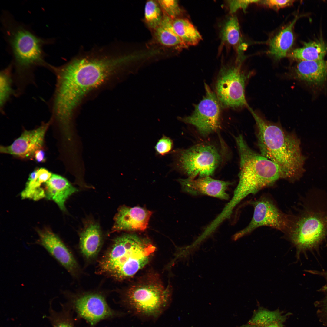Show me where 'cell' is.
Listing matches in <instances>:
<instances>
[{"mask_svg":"<svg viewBox=\"0 0 327 327\" xmlns=\"http://www.w3.org/2000/svg\"><path fill=\"white\" fill-rule=\"evenodd\" d=\"M119 51L113 43L81 51L63 65L49 64L47 69L56 80L47 104L55 122L65 127L72 125L75 111L84 97L114 78L125 63V58Z\"/></svg>","mask_w":327,"mask_h":327,"instance_id":"1","label":"cell"},{"mask_svg":"<svg viewBox=\"0 0 327 327\" xmlns=\"http://www.w3.org/2000/svg\"><path fill=\"white\" fill-rule=\"evenodd\" d=\"M2 31L12 56L15 97L23 95L30 85L36 86L35 71L39 67L47 68L44 51L46 45L53 44V38L38 36L28 26L16 21L9 12L5 11L1 17Z\"/></svg>","mask_w":327,"mask_h":327,"instance_id":"2","label":"cell"},{"mask_svg":"<svg viewBox=\"0 0 327 327\" xmlns=\"http://www.w3.org/2000/svg\"><path fill=\"white\" fill-rule=\"evenodd\" d=\"M248 109L256 124L257 144L261 154L277 166L282 178L292 182L300 179L305 171L307 157L302 152L299 139L279 124L263 118L250 107Z\"/></svg>","mask_w":327,"mask_h":327,"instance_id":"3","label":"cell"},{"mask_svg":"<svg viewBox=\"0 0 327 327\" xmlns=\"http://www.w3.org/2000/svg\"><path fill=\"white\" fill-rule=\"evenodd\" d=\"M302 208L289 216L285 233L296 249V257L318 249L327 237V197L323 191L312 190L308 193Z\"/></svg>","mask_w":327,"mask_h":327,"instance_id":"4","label":"cell"},{"mask_svg":"<svg viewBox=\"0 0 327 327\" xmlns=\"http://www.w3.org/2000/svg\"><path fill=\"white\" fill-rule=\"evenodd\" d=\"M240 156L239 181L233 196L223 209L231 215L236 206L244 198L271 186L282 178L280 170L274 163L251 149L241 134L235 138Z\"/></svg>","mask_w":327,"mask_h":327,"instance_id":"5","label":"cell"},{"mask_svg":"<svg viewBox=\"0 0 327 327\" xmlns=\"http://www.w3.org/2000/svg\"><path fill=\"white\" fill-rule=\"evenodd\" d=\"M155 250L148 240L134 234L116 238L99 264V272L119 280L133 276L145 266Z\"/></svg>","mask_w":327,"mask_h":327,"instance_id":"6","label":"cell"},{"mask_svg":"<svg viewBox=\"0 0 327 327\" xmlns=\"http://www.w3.org/2000/svg\"><path fill=\"white\" fill-rule=\"evenodd\" d=\"M170 301L167 289L149 280L132 286L123 295L121 304L128 313L143 320L155 321L168 309Z\"/></svg>","mask_w":327,"mask_h":327,"instance_id":"7","label":"cell"},{"mask_svg":"<svg viewBox=\"0 0 327 327\" xmlns=\"http://www.w3.org/2000/svg\"><path fill=\"white\" fill-rule=\"evenodd\" d=\"M174 167L194 179L210 177L219 164L221 157L213 145L200 144L189 148L176 150L173 152Z\"/></svg>","mask_w":327,"mask_h":327,"instance_id":"8","label":"cell"},{"mask_svg":"<svg viewBox=\"0 0 327 327\" xmlns=\"http://www.w3.org/2000/svg\"><path fill=\"white\" fill-rule=\"evenodd\" d=\"M240 61L238 60L235 65L223 67L216 83V95L220 103L226 107L249 106L245 98V87L250 74L241 71Z\"/></svg>","mask_w":327,"mask_h":327,"instance_id":"9","label":"cell"},{"mask_svg":"<svg viewBox=\"0 0 327 327\" xmlns=\"http://www.w3.org/2000/svg\"><path fill=\"white\" fill-rule=\"evenodd\" d=\"M71 298L66 305L77 318L84 320L90 327H95L102 321L121 317L127 314L111 308L105 297L100 293H86Z\"/></svg>","mask_w":327,"mask_h":327,"instance_id":"10","label":"cell"},{"mask_svg":"<svg viewBox=\"0 0 327 327\" xmlns=\"http://www.w3.org/2000/svg\"><path fill=\"white\" fill-rule=\"evenodd\" d=\"M254 208L253 217L248 225L236 233V240L262 226L270 227L285 233L289 222V216L283 213L271 200L262 197L252 203Z\"/></svg>","mask_w":327,"mask_h":327,"instance_id":"11","label":"cell"},{"mask_svg":"<svg viewBox=\"0 0 327 327\" xmlns=\"http://www.w3.org/2000/svg\"><path fill=\"white\" fill-rule=\"evenodd\" d=\"M206 95L195 107L193 113L182 119L184 122L194 126L199 133L207 136L220 127V108L216 94L205 84Z\"/></svg>","mask_w":327,"mask_h":327,"instance_id":"12","label":"cell"},{"mask_svg":"<svg viewBox=\"0 0 327 327\" xmlns=\"http://www.w3.org/2000/svg\"><path fill=\"white\" fill-rule=\"evenodd\" d=\"M51 123L50 119L47 122H43L37 128L25 130L10 145L1 146L0 152L23 158L32 156L41 148L45 133Z\"/></svg>","mask_w":327,"mask_h":327,"instance_id":"13","label":"cell"},{"mask_svg":"<svg viewBox=\"0 0 327 327\" xmlns=\"http://www.w3.org/2000/svg\"><path fill=\"white\" fill-rule=\"evenodd\" d=\"M38 243L71 274L75 275L78 270L72 254L58 236L50 229L37 230Z\"/></svg>","mask_w":327,"mask_h":327,"instance_id":"14","label":"cell"},{"mask_svg":"<svg viewBox=\"0 0 327 327\" xmlns=\"http://www.w3.org/2000/svg\"><path fill=\"white\" fill-rule=\"evenodd\" d=\"M182 190L193 195H206L220 199L229 198L226 191L231 184L230 182L215 180L210 177L197 179L187 178L177 180Z\"/></svg>","mask_w":327,"mask_h":327,"instance_id":"15","label":"cell"},{"mask_svg":"<svg viewBox=\"0 0 327 327\" xmlns=\"http://www.w3.org/2000/svg\"><path fill=\"white\" fill-rule=\"evenodd\" d=\"M152 212L140 207H120L114 217L113 232L145 230Z\"/></svg>","mask_w":327,"mask_h":327,"instance_id":"16","label":"cell"},{"mask_svg":"<svg viewBox=\"0 0 327 327\" xmlns=\"http://www.w3.org/2000/svg\"><path fill=\"white\" fill-rule=\"evenodd\" d=\"M293 76L313 88L322 87L327 81V61H299L294 68Z\"/></svg>","mask_w":327,"mask_h":327,"instance_id":"17","label":"cell"},{"mask_svg":"<svg viewBox=\"0 0 327 327\" xmlns=\"http://www.w3.org/2000/svg\"><path fill=\"white\" fill-rule=\"evenodd\" d=\"M45 197L52 200L62 210L65 211V202L73 193L78 191L65 178L57 174H52L45 183Z\"/></svg>","mask_w":327,"mask_h":327,"instance_id":"18","label":"cell"},{"mask_svg":"<svg viewBox=\"0 0 327 327\" xmlns=\"http://www.w3.org/2000/svg\"><path fill=\"white\" fill-rule=\"evenodd\" d=\"M80 237V247L83 255L87 259L94 258L102 243V233L99 225L90 223L81 232Z\"/></svg>","mask_w":327,"mask_h":327,"instance_id":"19","label":"cell"},{"mask_svg":"<svg viewBox=\"0 0 327 327\" xmlns=\"http://www.w3.org/2000/svg\"><path fill=\"white\" fill-rule=\"evenodd\" d=\"M153 32L156 41L164 47L178 50L188 47L175 31L173 20L164 13L161 22Z\"/></svg>","mask_w":327,"mask_h":327,"instance_id":"20","label":"cell"},{"mask_svg":"<svg viewBox=\"0 0 327 327\" xmlns=\"http://www.w3.org/2000/svg\"><path fill=\"white\" fill-rule=\"evenodd\" d=\"M298 17L296 16L270 41L269 53L276 59L280 60L286 56L292 48L294 41L293 28Z\"/></svg>","mask_w":327,"mask_h":327,"instance_id":"21","label":"cell"},{"mask_svg":"<svg viewBox=\"0 0 327 327\" xmlns=\"http://www.w3.org/2000/svg\"><path fill=\"white\" fill-rule=\"evenodd\" d=\"M287 315L279 310L261 309L254 313L246 324L240 327H283Z\"/></svg>","mask_w":327,"mask_h":327,"instance_id":"22","label":"cell"},{"mask_svg":"<svg viewBox=\"0 0 327 327\" xmlns=\"http://www.w3.org/2000/svg\"><path fill=\"white\" fill-rule=\"evenodd\" d=\"M327 52V45L322 40L304 43L300 48L293 50L289 56L299 61H317L324 59Z\"/></svg>","mask_w":327,"mask_h":327,"instance_id":"23","label":"cell"},{"mask_svg":"<svg viewBox=\"0 0 327 327\" xmlns=\"http://www.w3.org/2000/svg\"><path fill=\"white\" fill-rule=\"evenodd\" d=\"M176 33L187 47L197 45L202 38L193 25L187 19L182 18L173 20Z\"/></svg>","mask_w":327,"mask_h":327,"instance_id":"24","label":"cell"},{"mask_svg":"<svg viewBox=\"0 0 327 327\" xmlns=\"http://www.w3.org/2000/svg\"><path fill=\"white\" fill-rule=\"evenodd\" d=\"M13 71L11 62L0 72V111L3 115L5 114V109L6 104L10 101L11 97L15 95V90L13 88L14 85Z\"/></svg>","mask_w":327,"mask_h":327,"instance_id":"25","label":"cell"},{"mask_svg":"<svg viewBox=\"0 0 327 327\" xmlns=\"http://www.w3.org/2000/svg\"><path fill=\"white\" fill-rule=\"evenodd\" d=\"M222 39L226 44L237 46L241 42L239 21L235 16L230 17L224 25L221 31Z\"/></svg>","mask_w":327,"mask_h":327,"instance_id":"26","label":"cell"},{"mask_svg":"<svg viewBox=\"0 0 327 327\" xmlns=\"http://www.w3.org/2000/svg\"><path fill=\"white\" fill-rule=\"evenodd\" d=\"M144 20L148 27L153 31L159 25L164 13L157 0H149L146 3Z\"/></svg>","mask_w":327,"mask_h":327,"instance_id":"27","label":"cell"},{"mask_svg":"<svg viewBox=\"0 0 327 327\" xmlns=\"http://www.w3.org/2000/svg\"><path fill=\"white\" fill-rule=\"evenodd\" d=\"M62 310L57 312L53 310L51 306L49 308L48 319L52 327H77L74 313L66 305H62Z\"/></svg>","mask_w":327,"mask_h":327,"instance_id":"28","label":"cell"},{"mask_svg":"<svg viewBox=\"0 0 327 327\" xmlns=\"http://www.w3.org/2000/svg\"><path fill=\"white\" fill-rule=\"evenodd\" d=\"M41 184L37 178H28L25 189L21 193L22 199H29L38 200L45 197V190L41 187Z\"/></svg>","mask_w":327,"mask_h":327,"instance_id":"29","label":"cell"},{"mask_svg":"<svg viewBox=\"0 0 327 327\" xmlns=\"http://www.w3.org/2000/svg\"><path fill=\"white\" fill-rule=\"evenodd\" d=\"M321 276L325 279V284L319 291L324 294L323 298L316 303L317 307V313L320 320L327 327V271L323 272Z\"/></svg>","mask_w":327,"mask_h":327,"instance_id":"30","label":"cell"},{"mask_svg":"<svg viewBox=\"0 0 327 327\" xmlns=\"http://www.w3.org/2000/svg\"><path fill=\"white\" fill-rule=\"evenodd\" d=\"M157 1L163 13L173 20L180 18V17L182 14V11L178 1L160 0Z\"/></svg>","mask_w":327,"mask_h":327,"instance_id":"31","label":"cell"},{"mask_svg":"<svg viewBox=\"0 0 327 327\" xmlns=\"http://www.w3.org/2000/svg\"><path fill=\"white\" fill-rule=\"evenodd\" d=\"M173 145V141L171 138L163 135L155 146L156 153L161 156L167 155L172 152Z\"/></svg>","mask_w":327,"mask_h":327,"instance_id":"32","label":"cell"},{"mask_svg":"<svg viewBox=\"0 0 327 327\" xmlns=\"http://www.w3.org/2000/svg\"><path fill=\"white\" fill-rule=\"evenodd\" d=\"M260 0H229L228 1L230 13H233L239 9L245 11L249 4L260 2Z\"/></svg>","mask_w":327,"mask_h":327,"instance_id":"33","label":"cell"},{"mask_svg":"<svg viewBox=\"0 0 327 327\" xmlns=\"http://www.w3.org/2000/svg\"><path fill=\"white\" fill-rule=\"evenodd\" d=\"M261 2L263 4L268 7L274 10H278L292 5L294 1L266 0L261 1Z\"/></svg>","mask_w":327,"mask_h":327,"instance_id":"34","label":"cell"},{"mask_svg":"<svg viewBox=\"0 0 327 327\" xmlns=\"http://www.w3.org/2000/svg\"><path fill=\"white\" fill-rule=\"evenodd\" d=\"M37 180L41 184L45 183L51 177L52 173L46 169L41 168L37 170Z\"/></svg>","mask_w":327,"mask_h":327,"instance_id":"35","label":"cell"},{"mask_svg":"<svg viewBox=\"0 0 327 327\" xmlns=\"http://www.w3.org/2000/svg\"><path fill=\"white\" fill-rule=\"evenodd\" d=\"M34 155L35 160L37 162H43L45 160V152L41 149L37 150L35 152Z\"/></svg>","mask_w":327,"mask_h":327,"instance_id":"36","label":"cell"}]
</instances>
